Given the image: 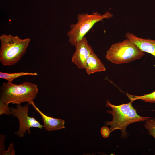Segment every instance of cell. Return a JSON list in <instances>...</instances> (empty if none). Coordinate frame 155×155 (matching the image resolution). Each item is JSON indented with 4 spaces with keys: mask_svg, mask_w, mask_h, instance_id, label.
<instances>
[{
    "mask_svg": "<svg viewBox=\"0 0 155 155\" xmlns=\"http://www.w3.org/2000/svg\"><path fill=\"white\" fill-rule=\"evenodd\" d=\"M37 85L24 82L20 84L3 83L0 88V115H10L9 103L20 104L32 100L38 92Z\"/></svg>",
    "mask_w": 155,
    "mask_h": 155,
    "instance_id": "1",
    "label": "cell"
},
{
    "mask_svg": "<svg viewBox=\"0 0 155 155\" xmlns=\"http://www.w3.org/2000/svg\"><path fill=\"white\" fill-rule=\"evenodd\" d=\"M130 102L127 104L119 105L111 104L107 100L106 106L110 108L111 110H107V112L111 114L112 120L111 121H106L105 125H110L111 133L116 129H119L121 132V136L124 138L127 135L126 131L127 126L132 123L144 121L149 117H144L139 115L136 111Z\"/></svg>",
    "mask_w": 155,
    "mask_h": 155,
    "instance_id": "2",
    "label": "cell"
},
{
    "mask_svg": "<svg viewBox=\"0 0 155 155\" xmlns=\"http://www.w3.org/2000/svg\"><path fill=\"white\" fill-rule=\"evenodd\" d=\"M0 61L10 66L18 62L26 52L30 38H20L18 36L3 34L0 36Z\"/></svg>",
    "mask_w": 155,
    "mask_h": 155,
    "instance_id": "3",
    "label": "cell"
},
{
    "mask_svg": "<svg viewBox=\"0 0 155 155\" xmlns=\"http://www.w3.org/2000/svg\"><path fill=\"white\" fill-rule=\"evenodd\" d=\"M113 16V14L108 11L103 14L97 12L91 14L86 13L78 14L77 22L70 25V29L67 33L71 45L75 46L95 24Z\"/></svg>",
    "mask_w": 155,
    "mask_h": 155,
    "instance_id": "4",
    "label": "cell"
},
{
    "mask_svg": "<svg viewBox=\"0 0 155 155\" xmlns=\"http://www.w3.org/2000/svg\"><path fill=\"white\" fill-rule=\"evenodd\" d=\"M144 55V52L136 45L127 38L111 45L106 52L105 57L112 63L120 64L140 59Z\"/></svg>",
    "mask_w": 155,
    "mask_h": 155,
    "instance_id": "5",
    "label": "cell"
},
{
    "mask_svg": "<svg viewBox=\"0 0 155 155\" xmlns=\"http://www.w3.org/2000/svg\"><path fill=\"white\" fill-rule=\"evenodd\" d=\"M29 104H26L22 106L17 104L16 108L10 107V115L17 118L19 121V128L18 131L14 133L19 137H23L28 131L31 133L30 129L32 127L42 129L44 127L40 123L33 117H29L28 114Z\"/></svg>",
    "mask_w": 155,
    "mask_h": 155,
    "instance_id": "6",
    "label": "cell"
},
{
    "mask_svg": "<svg viewBox=\"0 0 155 155\" xmlns=\"http://www.w3.org/2000/svg\"><path fill=\"white\" fill-rule=\"evenodd\" d=\"M75 50L71 58V62L80 69H85L86 62L90 55L94 52L85 36L75 46Z\"/></svg>",
    "mask_w": 155,
    "mask_h": 155,
    "instance_id": "7",
    "label": "cell"
},
{
    "mask_svg": "<svg viewBox=\"0 0 155 155\" xmlns=\"http://www.w3.org/2000/svg\"><path fill=\"white\" fill-rule=\"evenodd\" d=\"M27 103L29 105H31L35 110L41 115L43 122V127L46 130L51 131L65 128L64 120L46 115L36 106L33 100H30Z\"/></svg>",
    "mask_w": 155,
    "mask_h": 155,
    "instance_id": "8",
    "label": "cell"
},
{
    "mask_svg": "<svg viewBox=\"0 0 155 155\" xmlns=\"http://www.w3.org/2000/svg\"><path fill=\"white\" fill-rule=\"evenodd\" d=\"M125 36L136 45L142 51L150 54L155 58V40L141 38L129 32L126 33Z\"/></svg>",
    "mask_w": 155,
    "mask_h": 155,
    "instance_id": "9",
    "label": "cell"
},
{
    "mask_svg": "<svg viewBox=\"0 0 155 155\" xmlns=\"http://www.w3.org/2000/svg\"><path fill=\"white\" fill-rule=\"evenodd\" d=\"M85 69L88 75L104 71L106 70L104 65L94 52L90 55L87 59Z\"/></svg>",
    "mask_w": 155,
    "mask_h": 155,
    "instance_id": "10",
    "label": "cell"
},
{
    "mask_svg": "<svg viewBox=\"0 0 155 155\" xmlns=\"http://www.w3.org/2000/svg\"><path fill=\"white\" fill-rule=\"evenodd\" d=\"M130 101L133 102L137 100H141L145 102L155 103V90L153 92L141 96L131 95L127 93L126 94Z\"/></svg>",
    "mask_w": 155,
    "mask_h": 155,
    "instance_id": "11",
    "label": "cell"
},
{
    "mask_svg": "<svg viewBox=\"0 0 155 155\" xmlns=\"http://www.w3.org/2000/svg\"><path fill=\"white\" fill-rule=\"evenodd\" d=\"M36 73L20 72L12 73H7L0 72V78L7 80L8 82H12L14 79L21 76L25 75L36 76Z\"/></svg>",
    "mask_w": 155,
    "mask_h": 155,
    "instance_id": "12",
    "label": "cell"
},
{
    "mask_svg": "<svg viewBox=\"0 0 155 155\" xmlns=\"http://www.w3.org/2000/svg\"><path fill=\"white\" fill-rule=\"evenodd\" d=\"M145 121L144 126L148 130L149 135L155 139V117L152 119L149 117Z\"/></svg>",
    "mask_w": 155,
    "mask_h": 155,
    "instance_id": "13",
    "label": "cell"
},
{
    "mask_svg": "<svg viewBox=\"0 0 155 155\" xmlns=\"http://www.w3.org/2000/svg\"><path fill=\"white\" fill-rule=\"evenodd\" d=\"M100 132L102 137L105 138L108 137L111 133L110 129L106 126H103L101 128Z\"/></svg>",
    "mask_w": 155,
    "mask_h": 155,
    "instance_id": "14",
    "label": "cell"
},
{
    "mask_svg": "<svg viewBox=\"0 0 155 155\" xmlns=\"http://www.w3.org/2000/svg\"><path fill=\"white\" fill-rule=\"evenodd\" d=\"M14 143H12L9 144L8 149L7 151H5L2 155H15V151L14 149Z\"/></svg>",
    "mask_w": 155,
    "mask_h": 155,
    "instance_id": "15",
    "label": "cell"
},
{
    "mask_svg": "<svg viewBox=\"0 0 155 155\" xmlns=\"http://www.w3.org/2000/svg\"><path fill=\"white\" fill-rule=\"evenodd\" d=\"M5 136V135L0 134V155L2 154V153L5 151V147L4 144V141L6 138Z\"/></svg>",
    "mask_w": 155,
    "mask_h": 155,
    "instance_id": "16",
    "label": "cell"
}]
</instances>
